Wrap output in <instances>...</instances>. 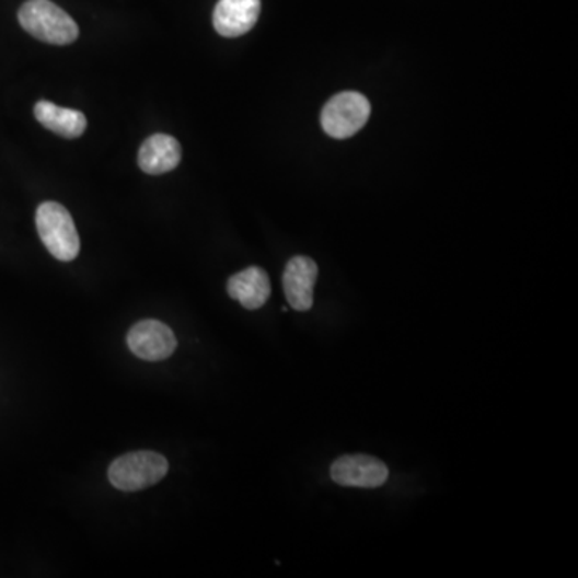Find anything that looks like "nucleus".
<instances>
[{
	"instance_id": "1",
	"label": "nucleus",
	"mask_w": 578,
	"mask_h": 578,
	"mask_svg": "<svg viewBox=\"0 0 578 578\" xmlns=\"http://www.w3.org/2000/svg\"><path fill=\"white\" fill-rule=\"evenodd\" d=\"M26 33L51 46H68L79 36L74 20L50 0H27L19 12Z\"/></svg>"
},
{
	"instance_id": "2",
	"label": "nucleus",
	"mask_w": 578,
	"mask_h": 578,
	"mask_svg": "<svg viewBox=\"0 0 578 578\" xmlns=\"http://www.w3.org/2000/svg\"><path fill=\"white\" fill-rule=\"evenodd\" d=\"M36 227L48 253L61 263H71L81 250L78 229L68 209L60 203L46 201L37 208Z\"/></svg>"
},
{
	"instance_id": "3",
	"label": "nucleus",
	"mask_w": 578,
	"mask_h": 578,
	"mask_svg": "<svg viewBox=\"0 0 578 578\" xmlns=\"http://www.w3.org/2000/svg\"><path fill=\"white\" fill-rule=\"evenodd\" d=\"M169 463L157 452H132L116 458L108 470V479L118 490L139 492L166 477Z\"/></svg>"
},
{
	"instance_id": "4",
	"label": "nucleus",
	"mask_w": 578,
	"mask_h": 578,
	"mask_svg": "<svg viewBox=\"0 0 578 578\" xmlns=\"http://www.w3.org/2000/svg\"><path fill=\"white\" fill-rule=\"evenodd\" d=\"M370 113L367 96L359 92H340L323 108L322 127L330 137L349 139L367 124Z\"/></svg>"
},
{
	"instance_id": "5",
	"label": "nucleus",
	"mask_w": 578,
	"mask_h": 578,
	"mask_svg": "<svg viewBox=\"0 0 578 578\" xmlns=\"http://www.w3.org/2000/svg\"><path fill=\"white\" fill-rule=\"evenodd\" d=\"M127 346L134 356L147 361L169 359L177 349L174 333L158 320H143L136 323L127 333Z\"/></svg>"
},
{
	"instance_id": "6",
	"label": "nucleus",
	"mask_w": 578,
	"mask_h": 578,
	"mask_svg": "<svg viewBox=\"0 0 578 578\" xmlns=\"http://www.w3.org/2000/svg\"><path fill=\"white\" fill-rule=\"evenodd\" d=\"M389 477L383 461L370 455L337 458L332 466V479L343 487H381Z\"/></svg>"
},
{
	"instance_id": "7",
	"label": "nucleus",
	"mask_w": 578,
	"mask_h": 578,
	"mask_svg": "<svg viewBox=\"0 0 578 578\" xmlns=\"http://www.w3.org/2000/svg\"><path fill=\"white\" fill-rule=\"evenodd\" d=\"M316 275H319V267L311 257L296 256L287 264L284 274V289L289 305L294 311L308 312L312 308Z\"/></svg>"
},
{
	"instance_id": "8",
	"label": "nucleus",
	"mask_w": 578,
	"mask_h": 578,
	"mask_svg": "<svg viewBox=\"0 0 578 578\" xmlns=\"http://www.w3.org/2000/svg\"><path fill=\"white\" fill-rule=\"evenodd\" d=\"M261 0H219L212 15L217 33L239 37L250 33L261 15Z\"/></svg>"
},
{
	"instance_id": "9",
	"label": "nucleus",
	"mask_w": 578,
	"mask_h": 578,
	"mask_svg": "<svg viewBox=\"0 0 578 578\" xmlns=\"http://www.w3.org/2000/svg\"><path fill=\"white\" fill-rule=\"evenodd\" d=\"M227 291L247 311H257L270 298V278L264 268L253 265L230 277Z\"/></svg>"
},
{
	"instance_id": "10",
	"label": "nucleus",
	"mask_w": 578,
	"mask_h": 578,
	"mask_svg": "<svg viewBox=\"0 0 578 578\" xmlns=\"http://www.w3.org/2000/svg\"><path fill=\"white\" fill-rule=\"evenodd\" d=\"M181 160V143L167 134H154L140 147L139 166L144 174H166L177 167Z\"/></svg>"
},
{
	"instance_id": "11",
	"label": "nucleus",
	"mask_w": 578,
	"mask_h": 578,
	"mask_svg": "<svg viewBox=\"0 0 578 578\" xmlns=\"http://www.w3.org/2000/svg\"><path fill=\"white\" fill-rule=\"evenodd\" d=\"M34 116L46 129L57 134V136L65 137V139H78L88 127L84 113L78 112V109L63 108V106L55 105L47 100H41L36 103Z\"/></svg>"
}]
</instances>
